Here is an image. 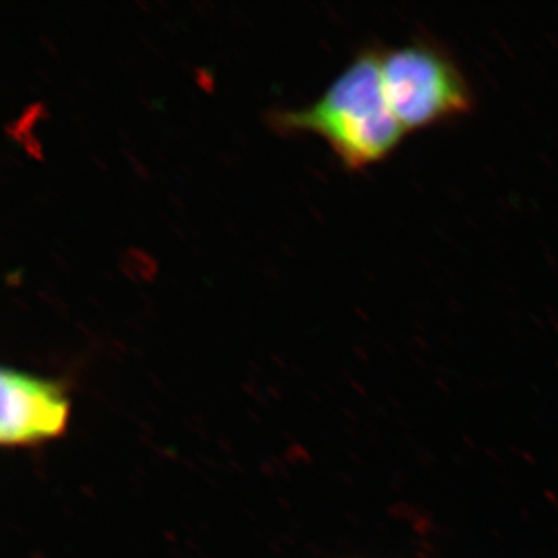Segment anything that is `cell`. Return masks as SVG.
Here are the masks:
<instances>
[{"label": "cell", "instance_id": "6da1fadb", "mask_svg": "<svg viewBox=\"0 0 558 558\" xmlns=\"http://www.w3.org/2000/svg\"><path fill=\"white\" fill-rule=\"evenodd\" d=\"M380 53L374 47L360 51L317 101L282 112L278 123L322 135L352 170L387 159L407 131L389 108Z\"/></svg>", "mask_w": 558, "mask_h": 558}, {"label": "cell", "instance_id": "3957f363", "mask_svg": "<svg viewBox=\"0 0 558 558\" xmlns=\"http://www.w3.org/2000/svg\"><path fill=\"white\" fill-rule=\"evenodd\" d=\"M69 413V399L53 381L20 371H2L0 440L3 446H33L57 438L68 425Z\"/></svg>", "mask_w": 558, "mask_h": 558}, {"label": "cell", "instance_id": "7a4b0ae2", "mask_svg": "<svg viewBox=\"0 0 558 558\" xmlns=\"http://www.w3.org/2000/svg\"><path fill=\"white\" fill-rule=\"evenodd\" d=\"M380 70L389 108L405 131L446 123L475 106L468 76L433 39L381 50Z\"/></svg>", "mask_w": 558, "mask_h": 558}]
</instances>
